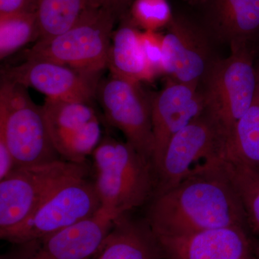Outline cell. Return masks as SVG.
<instances>
[{"instance_id": "obj_12", "label": "cell", "mask_w": 259, "mask_h": 259, "mask_svg": "<svg viewBox=\"0 0 259 259\" xmlns=\"http://www.w3.org/2000/svg\"><path fill=\"white\" fill-rule=\"evenodd\" d=\"M2 77L35 89L47 98L90 103L97 93L100 75L54 61L26 59L22 64L5 69Z\"/></svg>"}, {"instance_id": "obj_20", "label": "cell", "mask_w": 259, "mask_h": 259, "mask_svg": "<svg viewBox=\"0 0 259 259\" xmlns=\"http://www.w3.org/2000/svg\"><path fill=\"white\" fill-rule=\"evenodd\" d=\"M220 164L239 197L250 230L259 236V168L228 154Z\"/></svg>"}, {"instance_id": "obj_8", "label": "cell", "mask_w": 259, "mask_h": 259, "mask_svg": "<svg viewBox=\"0 0 259 259\" xmlns=\"http://www.w3.org/2000/svg\"><path fill=\"white\" fill-rule=\"evenodd\" d=\"M216 45L198 17L174 13L163 35V74L199 89L220 58L214 51Z\"/></svg>"}, {"instance_id": "obj_14", "label": "cell", "mask_w": 259, "mask_h": 259, "mask_svg": "<svg viewBox=\"0 0 259 259\" xmlns=\"http://www.w3.org/2000/svg\"><path fill=\"white\" fill-rule=\"evenodd\" d=\"M151 107L155 171L173 136L200 115L204 105L199 89L171 79L152 97Z\"/></svg>"}, {"instance_id": "obj_7", "label": "cell", "mask_w": 259, "mask_h": 259, "mask_svg": "<svg viewBox=\"0 0 259 259\" xmlns=\"http://www.w3.org/2000/svg\"><path fill=\"white\" fill-rule=\"evenodd\" d=\"M228 144V137L221 126L204 110L168 143L155 168L153 196L170 190L192 174L218 163L226 154Z\"/></svg>"}, {"instance_id": "obj_16", "label": "cell", "mask_w": 259, "mask_h": 259, "mask_svg": "<svg viewBox=\"0 0 259 259\" xmlns=\"http://www.w3.org/2000/svg\"><path fill=\"white\" fill-rule=\"evenodd\" d=\"M198 18L217 44H253L259 35V0H205Z\"/></svg>"}, {"instance_id": "obj_27", "label": "cell", "mask_w": 259, "mask_h": 259, "mask_svg": "<svg viewBox=\"0 0 259 259\" xmlns=\"http://www.w3.org/2000/svg\"><path fill=\"white\" fill-rule=\"evenodd\" d=\"M253 245H254L255 256H256L257 259H259V241L253 242Z\"/></svg>"}, {"instance_id": "obj_19", "label": "cell", "mask_w": 259, "mask_h": 259, "mask_svg": "<svg viewBox=\"0 0 259 259\" xmlns=\"http://www.w3.org/2000/svg\"><path fill=\"white\" fill-rule=\"evenodd\" d=\"M102 6L101 0H37L39 40L61 35L89 13Z\"/></svg>"}, {"instance_id": "obj_21", "label": "cell", "mask_w": 259, "mask_h": 259, "mask_svg": "<svg viewBox=\"0 0 259 259\" xmlns=\"http://www.w3.org/2000/svg\"><path fill=\"white\" fill-rule=\"evenodd\" d=\"M255 67L257 83L253 101L236 124L226 154L259 168V61Z\"/></svg>"}, {"instance_id": "obj_3", "label": "cell", "mask_w": 259, "mask_h": 259, "mask_svg": "<svg viewBox=\"0 0 259 259\" xmlns=\"http://www.w3.org/2000/svg\"><path fill=\"white\" fill-rule=\"evenodd\" d=\"M87 163L65 160L15 167L0 180V237L4 240L31 217L57 191L88 177Z\"/></svg>"}, {"instance_id": "obj_4", "label": "cell", "mask_w": 259, "mask_h": 259, "mask_svg": "<svg viewBox=\"0 0 259 259\" xmlns=\"http://www.w3.org/2000/svg\"><path fill=\"white\" fill-rule=\"evenodd\" d=\"M255 52L253 44L231 49L229 56L219 58L214 62L199 88L204 110L221 126L228 143L254 96L257 83Z\"/></svg>"}, {"instance_id": "obj_17", "label": "cell", "mask_w": 259, "mask_h": 259, "mask_svg": "<svg viewBox=\"0 0 259 259\" xmlns=\"http://www.w3.org/2000/svg\"><path fill=\"white\" fill-rule=\"evenodd\" d=\"M165 258L146 220L139 222L128 214L116 218L95 259Z\"/></svg>"}, {"instance_id": "obj_24", "label": "cell", "mask_w": 259, "mask_h": 259, "mask_svg": "<svg viewBox=\"0 0 259 259\" xmlns=\"http://www.w3.org/2000/svg\"><path fill=\"white\" fill-rule=\"evenodd\" d=\"M163 35L158 32H141V44L146 62L155 76L163 74Z\"/></svg>"}, {"instance_id": "obj_1", "label": "cell", "mask_w": 259, "mask_h": 259, "mask_svg": "<svg viewBox=\"0 0 259 259\" xmlns=\"http://www.w3.org/2000/svg\"><path fill=\"white\" fill-rule=\"evenodd\" d=\"M221 160L153 196L146 219L153 234L183 236L230 226L250 230L241 201L221 168Z\"/></svg>"}, {"instance_id": "obj_18", "label": "cell", "mask_w": 259, "mask_h": 259, "mask_svg": "<svg viewBox=\"0 0 259 259\" xmlns=\"http://www.w3.org/2000/svg\"><path fill=\"white\" fill-rule=\"evenodd\" d=\"M114 30L109 50L107 67L112 74L134 81H152L156 76L146 62L141 44V31L128 15L120 19Z\"/></svg>"}, {"instance_id": "obj_25", "label": "cell", "mask_w": 259, "mask_h": 259, "mask_svg": "<svg viewBox=\"0 0 259 259\" xmlns=\"http://www.w3.org/2000/svg\"><path fill=\"white\" fill-rule=\"evenodd\" d=\"M37 0H0V16L35 12Z\"/></svg>"}, {"instance_id": "obj_11", "label": "cell", "mask_w": 259, "mask_h": 259, "mask_svg": "<svg viewBox=\"0 0 259 259\" xmlns=\"http://www.w3.org/2000/svg\"><path fill=\"white\" fill-rule=\"evenodd\" d=\"M41 107L59 156L65 161L87 163L102 139L100 121L90 103L47 98Z\"/></svg>"}, {"instance_id": "obj_13", "label": "cell", "mask_w": 259, "mask_h": 259, "mask_svg": "<svg viewBox=\"0 0 259 259\" xmlns=\"http://www.w3.org/2000/svg\"><path fill=\"white\" fill-rule=\"evenodd\" d=\"M165 259H257L248 229L214 228L183 236H156Z\"/></svg>"}, {"instance_id": "obj_26", "label": "cell", "mask_w": 259, "mask_h": 259, "mask_svg": "<svg viewBox=\"0 0 259 259\" xmlns=\"http://www.w3.org/2000/svg\"><path fill=\"white\" fill-rule=\"evenodd\" d=\"M102 5L115 12L119 20L127 14L134 0H101Z\"/></svg>"}, {"instance_id": "obj_22", "label": "cell", "mask_w": 259, "mask_h": 259, "mask_svg": "<svg viewBox=\"0 0 259 259\" xmlns=\"http://www.w3.org/2000/svg\"><path fill=\"white\" fill-rule=\"evenodd\" d=\"M40 39L35 12L0 16V59Z\"/></svg>"}, {"instance_id": "obj_6", "label": "cell", "mask_w": 259, "mask_h": 259, "mask_svg": "<svg viewBox=\"0 0 259 259\" xmlns=\"http://www.w3.org/2000/svg\"><path fill=\"white\" fill-rule=\"evenodd\" d=\"M117 20L115 12L100 7L61 35L37 41L27 50L25 57L54 61L88 74L100 75L107 66L113 28Z\"/></svg>"}, {"instance_id": "obj_10", "label": "cell", "mask_w": 259, "mask_h": 259, "mask_svg": "<svg viewBox=\"0 0 259 259\" xmlns=\"http://www.w3.org/2000/svg\"><path fill=\"white\" fill-rule=\"evenodd\" d=\"M100 208L101 202L95 182L88 177H81L57 191L4 240L15 244L32 243L93 215Z\"/></svg>"}, {"instance_id": "obj_2", "label": "cell", "mask_w": 259, "mask_h": 259, "mask_svg": "<svg viewBox=\"0 0 259 259\" xmlns=\"http://www.w3.org/2000/svg\"><path fill=\"white\" fill-rule=\"evenodd\" d=\"M101 209L114 218L128 214L152 198L156 177L152 162L127 141L102 137L92 155Z\"/></svg>"}, {"instance_id": "obj_9", "label": "cell", "mask_w": 259, "mask_h": 259, "mask_svg": "<svg viewBox=\"0 0 259 259\" xmlns=\"http://www.w3.org/2000/svg\"><path fill=\"white\" fill-rule=\"evenodd\" d=\"M97 93L109 123L120 130L126 141L152 162V97L141 83L110 73L99 83Z\"/></svg>"}, {"instance_id": "obj_5", "label": "cell", "mask_w": 259, "mask_h": 259, "mask_svg": "<svg viewBox=\"0 0 259 259\" xmlns=\"http://www.w3.org/2000/svg\"><path fill=\"white\" fill-rule=\"evenodd\" d=\"M0 137L6 141L16 167L60 160L42 107L34 103L26 88L3 77L0 87Z\"/></svg>"}, {"instance_id": "obj_15", "label": "cell", "mask_w": 259, "mask_h": 259, "mask_svg": "<svg viewBox=\"0 0 259 259\" xmlns=\"http://www.w3.org/2000/svg\"><path fill=\"white\" fill-rule=\"evenodd\" d=\"M115 218L100 208L93 215L51 233L28 259H91L96 257ZM35 242V241H34Z\"/></svg>"}, {"instance_id": "obj_23", "label": "cell", "mask_w": 259, "mask_h": 259, "mask_svg": "<svg viewBox=\"0 0 259 259\" xmlns=\"http://www.w3.org/2000/svg\"><path fill=\"white\" fill-rule=\"evenodd\" d=\"M127 15L138 28L155 32L166 28L174 17L168 0H134Z\"/></svg>"}]
</instances>
